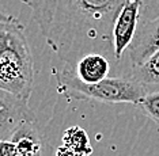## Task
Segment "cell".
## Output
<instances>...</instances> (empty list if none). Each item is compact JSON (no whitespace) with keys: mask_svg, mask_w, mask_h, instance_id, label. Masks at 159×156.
I'll return each mask as SVG.
<instances>
[{"mask_svg":"<svg viewBox=\"0 0 159 156\" xmlns=\"http://www.w3.org/2000/svg\"><path fill=\"white\" fill-rule=\"evenodd\" d=\"M27 121H37L27 100L0 91V140L10 139L18 126Z\"/></svg>","mask_w":159,"mask_h":156,"instance_id":"5b68a950","label":"cell"},{"mask_svg":"<svg viewBox=\"0 0 159 156\" xmlns=\"http://www.w3.org/2000/svg\"><path fill=\"white\" fill-rule=\"evenodd\" d=\"M57 91L68 99L94 100L99 103H131L137 106L147 95L139 83L129 76L106 78L98 83H83L72 69L64 65L63 69H53Z\"/></svg>","mask_w":159,"mask_h":156,"instance_id":"3957f363","label":"cell"},{"mask_svg":"<svg viewBox=\"0 0 159 156\" xmlns=\"http://www.w3.org/2000/svg\"><path fill=\"white\" fill-rule=\"evenodd\" d=\"M31 10L39 33L66 65L98 53L114 60L113 25L126 0H22ZM151 16L159 15V0H144ZM116 61V60H114Z\"/></svg>","mask_w":159,"mask_h":156,"instance_id":"6da1fadb","label":"cell"},{"mask_svg":"<svg viewBox=\"0 0 159 156\" xmlns=\"http://www.w3.org/2000/svg\"><path fill=\"white\" fill-rule=\"evenodd\" d=\"M63 143L64 147L79 156H89L93 152L87 133L79 126H72L64 132Z\"/></svg>","mask_w":159,"mask_h":156,"instance_id":"30bf717a","label":"cell"},{"mask_svg":"<svg viewBox=\"0 0 159 156\" xmlns=\"http://www.w3.org/2000/svg\"><path fill=\"white\" fill-rule=\"evenodd\" d=\"M132 80L139 83L147 94L159 91V50L151 54L142 64L132 67L128 75Z\"/></svg>","mask_w":159,"mask_h":156,"instance_id":"9c48e42d","label":"cell"},{"mask_svg":"<svg viewBox=\"0 0 159 156\" xmlns=\"http://www.w3.org/2000/svg\"><path fill=\"white\" fill-rule=\"evenodd\" d=\"M56 156H79V155H76V154H74L72 151H70L68 148H66V147H60L59 149L56 151Z\"/></svg>","mask_w":159,"mask_h":156,"instance_id":"5bb4252c","label":"cell"},{"mask_svg":"<svg viewBox=\"0 0 159 156\" xmlns=\"http://www.w3.org/2000/svg\"><path fill=\"white\" fill-rule=\"evenodd\" d=\"M14 20H18L15 16H12L11 14H8L7 11L3 8V6L0 4V22H14Z\"/></svg>","mask_w":159,"mask_h":156,"instance_id":"4fadbf2b","label":"cell"},{"mask_svg":"<svg viewBox=\"0 0 159 156\" xmlns=\"http://www.w3.org/2000/svg\"><path fill=\"white\" fill-rule=\"evenodd\" d=\"M152 19L144 0H126L117 12L113 25V53L116 63L121 61L122 54L131 45L140 22Z\"/></svg>","mask_w":159,"mask_h":156,"instance_id":"277c9868","label":"cell"},{"mask_svg":"<svg viewBox=\"0 0 159 156\" xmlns=\"http://www.w3.org/2000/svg\"><path fill=\"white\" fill-rule=\"evenodd\" d=\"M10 140L16 147V156H42L44 144L37 121L20 124L11 135Z\"/></svg>","mask_w":159,"mask_h":156,"instance_id":"ba28073f","label":"cell"},{"mask_svg":"<svg viewBox=\"0 0 159 156\" xmlns=\"http://www.w3.org/2000/svg\"><path fill=\"white\" fill-rule=\"evenodd\" d=\"M137 107L159 128V91L147 94L142 99V102L137 105Z\"/></svg>","mask_w":159,"mask_h":156,"instance_id":"8fae6325","label":"cell"},{"mask_svg":"<svg viewBox=\"0 0 159 156\" xmlns=\"http://www.w3.org/2000/svg\"><path fill=\"white\" fill-rule=\"evenodd\" d=\"M131 67L142 64L152 53L159 50V15L140 22L131 45L128 46Z\"/></svg>","mask_w":159,"mask_h":156,"instance_id":"8992f818","label":"cell"},{"mask_svg":"<svg viewBox=\"0 0 159 156\" xmlns=\"http://www.w3.org/2000/svg\"><path fill=\"white\" fill-rule=\"evenodd\" d=\"M70 67L75 76L83 83H98L107 78L110 72V60L98 53H90L83 56L75 65Z\"/></svg>","mask_w":159,"mask_h":156,"instance_id":"52a82bcc","label":"cell"},{"mask_svg":"<svg viewBox=\"0 0 159 156\" xmlns=\"http://www.w3.org/2000/svg\"><path fill=\"white\" fill-rule=\"evenodd\" d=\"M34 87V59L19 20L0 22V91L23 100Z\"/></svg>","mask_w":159,"mask_h":156,"instance_id":"7a4b0ae2","label":"cell"},{"mask_svg":"<svg viewBox=\"0 0 159 156\" xmlns=\"http://www.w3.org/2000/svg\"><path fill=\"white\" fill-rule=\"evenodd\" d=\"M0 156H16V147L10 139L0 140Z\"/></svg>","mask_w":159,"mask_h":156,"instance_id":"7c38bea8","label":"cell"}]
</instances>
